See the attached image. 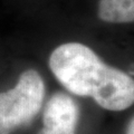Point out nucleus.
Returning a JSON list of instances; mask_svg holds the SVG:
<instances>
[{"label": "nucleus", "mask_w": 134, "mask_h": 134, "mask_svg": "<svg viewBox=\"0 0 134 134\" xmlns=\"http://www.w3.org/2000/svg\"><path fill=\"white\" fill-rule=\"evenodd\" d=\"M45 82L36 69L20 74L12 88L0 92V134H12L30 124L44 106Z\"/></svg>", "instance_id": "f03ea898"}, {"label": "nucleus", "mask_w": 134, "mask_h": 134, "mask_svg": "<svg viewBox=\"0 0 134 134\" xmlns=\"http://www.w3.org/2000/svg\"><path fill=\"white\" fill-rule=\"evenodd\" d=\"M79 106L64 92L54 93L43 106V126L37 134H77Z\"/></svg>", "instance_id": "7ed1b4c3"}, {"label": "nucleus", "mask_w": 134, "mask_h": 134, "mask_svg": "<svg viewBox=\"0 0 134 134\" xmlns=\"http://www.w3.org/2000/svg\"><path fill=\"white\" fill-rule=\"evenodd\" d=\"M48 66L69 93L91 97L106 111L122 112L134 104L133 77L106 64L84 44L59 45L50 54Z\"/></svg>", "instance_id": "f257e3e1"}, {"label": "nucleus", "mask_w": 134, "mask_h": 134, "mask_svg": "<svg viewBox=\"0 0 134 134\" xmlns=\"http://www.w3.org/2000/svg\"><path fill=\"white\" fill-rule=\"evenodd\" d=\"M97 16L111 24L134 23V0H99Z\"/></svg>", "instance_id": "20e7f679"}, {"label": "nucleus", "mask_w": 134, "mask_h": 134, "mask_svg": "<svg viewBox=\"0 0 134 134\" xmlns=\"http://www.w3.org/2000/svg\"><path fill=\"white\" fill-rule=\"evenodd\" d=\"M125 134H134V115L132 119L129 121L126 129H125Z\"/></svg>", "instance_id": "39448f33"}]
</instances>
